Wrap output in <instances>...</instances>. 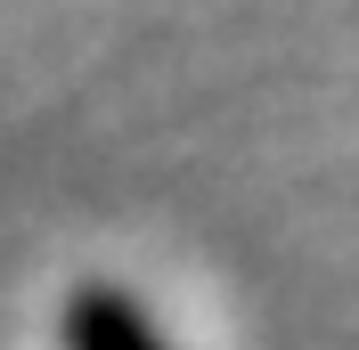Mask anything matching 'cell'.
Here are the masks:
<instances>
[{
	"instance_id": "6da1fadb",
	"label": "cell",
	"mask_w": 359,
	"mask_h": 350,
	"mask_svg": "<svg viewBox=\"0 0 359 350\" xmlns=\"http://www.w3.org/2000/svg\"><path fill=\"white\" fill-rule=\"evenodd\" d=\"M57 350H172V334L123 285H74L57 309Z\"/></svg>"
}]
</instances>
